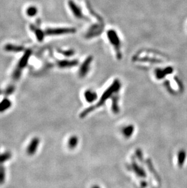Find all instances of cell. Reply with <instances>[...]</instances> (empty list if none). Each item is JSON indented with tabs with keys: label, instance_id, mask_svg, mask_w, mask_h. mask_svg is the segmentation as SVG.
<instances>
[{
	"label": "cell",
	"instance_id": "obj_21",
	"mask_svg": "<svg viewBox=\"0 0 187 188\" xmlns=\"http://www.w3.org/2000/svg\"><path fill=\"white\" fill-rule=\"evenodd\" d=\"M27 14L30 17H33L37 14V9L34 6H30L27 9Z\"/></svg>",
	"mask_w": 187,
	"mask_h": 188
},
{
	"label": "cell",
	"instance_id": "obj_3",
	"mask_svg": "<svg viewBox=\"0 0 187 188\" xmlns=\"http://www.w3.org/2000/svg\"><path fill=\"white\" fill-rule=\"evenodd\" d=\"M75 30L73 28H48L47 29L44 33L46 35H63L71 34L74 32Z\"/></svg>",
	"mask_w": 187,
	"mask_h": 188
},
{
	"label": "cell",
	"instance_id": "obj_14",
	"mask_svg": "<svg viewBox=\"0 0 187 188\" xmlns=\"http://www.w3.org/2000/svg\"><path fill=\"white\" fill-rule=\"evenodd\" d=\"M12 157V154L10 151L0 153V165H4V163L9 161Z\"/></svg>",
	"mask_w": 187,
	"mask_h": 188
},
{
	"label": "cell",
	"instance_id": "obj_24",
	"mask_svg": "<svg viewBox=\"0 0 187 188\" xmlns=\"http://www.w3.org/2000/svg\"><path fill=\"white\" fill-rule=\"evenodd\" d=\"M141 185L144 187H145V186H147V185H146V182H145V181H143V182H142V184H141Z\"/></svg>",
	"mask_w": 187,
	"mask_h": 188
},
{
	"label": "cell",
	"instance_id": "obj_2",
	"mask_svg": "<svg viewBox=\"0 0 187 188\" xmlns=\"http://www.w3.org/2000/svg\"><path fill=\"white\" fill-rule=\"evenodd\" d=\"M32 54V51L30 49L26 50L23 57L19 60L17 68L13 71L12 75V78L13 80L17 81L21 77L22 71L26 67L28 63L29 58Z\"/></svg>",
	"mask_w": 187,
	"mask_h": 188
},
{
	"label": "cell",
	"instance_id": "obj_17",
	"mask_svg": "<svg viewBox=\"0 0 187 188\" xmlns=\"http://www.w3.org/2000/svg\"><path fill=\"white\" fill-rule=\"evenodd\" d=\"M77 62L75 61L63 60L58 62V65L60 68H69L75 65Z\"/></svg>",
	"mask_w": 187,
	"mask_h": 188
},
{
	"label": "cell",
	"instance_id": "obj_22",
	"mask_svg": "<svg viewBox=\"0 0 187 188\" xmlns=\"http://www.w3.org/2000/svg\"><path fill=\"white\" fill-rule=\"evenodd\" d=\"M146 163H147V165H148V167H149V169H150V171L152 172V173H153V174H154V177H155V178L157 180V179H159V176H158V175L157 174V173H156V172L155 171V170H154V167H153V166L152 165V164H151V161L150 160H147V162H146Z\"/></svg>",
	"mask_w": 187,
	"mask_h": 188
},
{
	"label": "cell",
	"instance_id": "obj_26",
	"mask_svg": "<svg viewBox=\"0 0 187 188\" xmlns=\"http://www.w3.org/2000/svg\"><path fill=\"white\" fill-rule=\"evenodd\" d=\"M1 93H2V91H1V89H0V94H1Z\"/></svg>",
	"mask_w": 187,
	"mask_h": 188
},
{
	"label": "cell",
	"instance_id": "obj_19",
	"mask_svg": "<svg viewBox=\"0 0 187 188\" xmlns=\"http://www.w3.org/2000/svg\"><path fill=\"white\" fill-rule=\"evenodd\" d=\"M6 180V169L4 165H0V185H3Z\"/></svg>",
	"mask_w": 187,
	"mask_h": 188
},
{
	"label": "cell",
	"instance_id": "obj_20",
	"mask_svg": "<svg viewBox=\"0 0 187 188\" xmlns=\"http://www.w3.org/2000/svg\"><path fill=\"white\" fill-rule=\"evenodd\" d=\"M15 87L13 85H9L7 88L5 89V90L4 91V94L5 95V96H9L10 95H11L13 93V92H15Z\"/></svg>",
	"mask_w": 187,
	"mask_h": 188
},
{
	"label": "cell",
	"instance_id": "obj_6",
	"mask_svg": "<svg viewBox=\"0 0 187 188\" xmlns=\"http://www.w3.org/2000/svg\"><path fill=\"white\" fill-rule=\"evenodd\" d=\"M84 96L86 102L88 103H92L95 102L98 98L97 94L94 91L91 89L86 90L84 93Z\"/></svg>",
	"mask_w": 187,
	"mask_h": 188
},
{
	"label": "cell",
	"instance_id": "obj_9",
	"mask_svg": "<svg viewBox=\"0 0 187 188\" xmlns=\"http://www.w3.org/2000/svg\"><path fill=\"white\" fill-rule=\"evenodd\" d=\"M4 49L6 51L8 52H13V53H19L23 51L24 47L21 46H18V45L8 44L4 46Z\"/></svg>",
	"mask_w": 187,
	"mask_h": 188
},
{
	"label": "cell",
	"instance_id": "obj_10",
	"mask_svg": "<svg viewBox=\"0 0 187 188\" xmlns=\"http://www.w3.org/2000/svg\"><path fill=\"white\" fill-rule=\"evenodd\" d=\"M108 37L111 43L113 45H114L116 48H118L120 45V41L116 32L114 31H110L109 32H108Z\"/></svg>",
	"mask_w": 187,
	"mask_h": 188
},
{
	"label": "cell",
	"instance_id": "obj_4",
	"mask_svg": "<svg viewBox=\"0 0 187 188\" xmlns=\"http://www.w3.org/2000/svg\"><path fill=\"white\" fill-rule=\"evenodd\" d=\"M39 142L40 139L38 137H35L32 139L28 147H27L26 150L27 153H28V155H29V156H32V155H33L37 152Z\"/></svg>",
	"mask_w": 187,
	"mask_h": 188
},
{
	"label": "cell",
	"instance_id": "obj_18",
	"mask_svg": "<svg viewBox=\"0 0 187 188\" xmlns=\"http://www.w3.org/2000/svg\"><path fill=\"white\" fill-rule=\"evenodd\" d=\"M186 158V153L184 151H180L178 153V164L180 167L183 166Z\"/></svg>",
	"mask_w": 187,
	"mask_h": 188
},
{
	"label": "cell",
	"instance_id": "obj_25",
	"mask_svg": "<svg viewBox=\"0 0 187 188\" xmlns=\"http://www.w3.org/2000/svg\"><path fill=\"white\" fill-rule=\"evenodd\" d=\"M92 188H100L99 186H97V185H95V186H93L92 187Z\"/></svg>",
	"mask_w": 187,
	"mask_h": 188
},
{
	"label": "cell",
	"instance_id": "obj_5",
	"mask_svg": "<svg viewBox=\"0 0 187 188\" xmlns=\"http://www.w3.org/2000/svg\"><path fill=\"white\" fill-rule=\"evenodd\" d=\"M131 169L136 173L137 176L141 177V178H145L146 177V174L145 171L143 170L141 167H140L136 163L134 160L132 161V163L130 166Z\"/></svg>",
	"mask_w": 187,
	"mask_h": 188
},
{
	"label": "cell",
	"instance_id": "obj_16",
	"mask_svg": "<svg viewBox=\"0 0 187 188\" xmlns=\"http://www.w3.org/2000/svg\"><path fill=\"white\" fill-rule=\"evenodd\" d=\"M78 144V138L77 136H72L69 138L68 142V146L71 149H73L77 147Z\"/></svg>",
	"mask_w": 187,
	"mask_h": 188
},
{
	"label": "cell",
	"instance_id": "obj_1",
	"mask_svg": "<svg viewBox=\"0 0 187 188\" xmlns=\"http://www.w3.org/2000/svg\"><path fill=\"white\" fill-rule=\"evenodd\" d=\"M120 87H121V85H120L119 80H116L112 83V85L103 93V94L101 97V98H100V101H98V102L97 103V104L84 110L83 112L80 113V117L81 118H84L85 116H86L89 113L93 112L94 110L102 107L105 103L107 99L112 97V95L113 94H115L118 92L120 88Z\"/></svg>",
	"mask_w": 187,
	"mask_h": 188
},
{
	"label": "cell",
	"instance_id": "obj_13",
	"mask_svg": "<svg viewBox=\"0 0 187 188\" xmlns=\"http://www.w3.org/2000/svg\"><path fill=\"white\" fill-rule=\"evenodd\" d=\"M91 63V58L87 59L85 62L82 65L81 69L80 70V76L81 77H84L85 75L88 73V71L89 70V67Z\"/></svg>",
	"mask_w": 187,
	"mask_h": 188
},
{
	"label": "cell",
	"instance_id": "obj_11",
	"mask_svg": "<svg viewBox=\"0 0 187 188\" xmlns=\"http://www.w3.org/2000/svg\"><path fill=\"white\" fill-rule=\"evenodd\" d=\"M12 103L8 98H4L0 102V113H3L10 108Z\"/></svg>",
	"mask_w": 187,
	"mask_h": 188
},
{
	"label": "cell",
	"instance_id": "obj_8",
	"mask_svg": "<svg viewBox=\"0 0 187 188\" xmlns=\"http://www.w3.org/2000/svg\"><path fill=\"white\" fill-rule=\"evenodd\" d=\"M30 28L35 33V34L37 37V38L38 41L41 42L44 39L45 33L44 32H43L41 29L39 28H37L35 25H33V24H31L30 26Z\"/></svg>",
	"mask_w": 187,
	"mask_h": 188
},
{
	"label": "cell",
	"instance_id": "obj_23",
	"mask_svg": "<svg viewBox=\"0 0 187 188\" xmlns=\"http://www.w3.org/2000/svg\"><path fill=\"white\" fill-rule=\"evenodd\" d=\"M136 155H137V157L138 159H139L140 161H142V160H143L142 152V151H141V150H140V148H137V149L136 152Z\"/></svg>",
	"mask_w": 187,
	"mask_h": 188
},
{
	"label": "cell",
	"instance_id": "obj_15",
	"mask_svg": "<svg viewBox=\"0 0 187 188\" xmlns=\"http://www.w3.org/2000/svg\"><path fill=\"white\" fill-rule=\"evenodd\" d=\"M112 111L115 114L118 113L120 111L118 106V97L116 95L113 96L112 98Z\"/></svg>",
	"mask_w": 187,
	"mask_h": 188
},
{
	"label": "cell",
	"instance_id": "obj_7",
	"mask_svg": "<svg viewBox=\"0 0 187 188\" xmlns=\"http://www.w3.org/2000/svg\"><path fill=\"white\" fill-rule=\"evenodd\" d=\"M134 132V127L132 125H128L122 129V135L126 138H131Z\"/></svg>",
	"mask_w": 187,
	"mask_h": 188
},
{
	"label": "cell",
	"instance_id": "obj_12",
	"mask_svg": "<svg viewBox=\"0 0 187 188\" xmlns=\"http://www.w3.org/2000/svg\"><path fill=\"white\" fill-rule=\"evenodd\" d=\"M69 7H70L72 13L73 14V15H74L76 17L82 18L83 17L81 11H80V9L78 8V6L75 4V3H73L72 1H71L69 2Z\"/></svg>",
	"mask_w": 187,
	"mask_h": 188
}]
</instances>
